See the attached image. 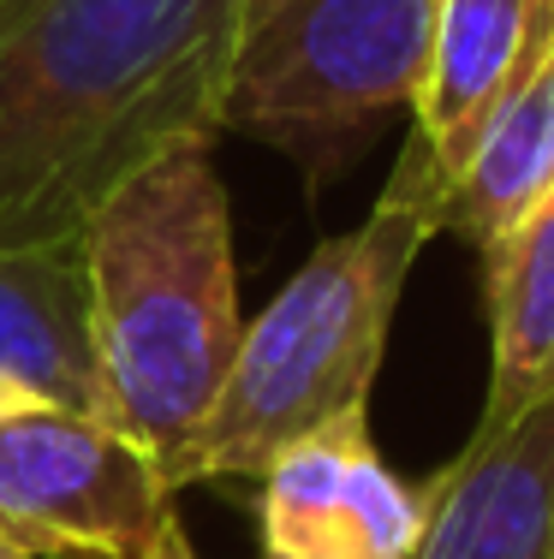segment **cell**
<instances>
[{"mask_svg": "<svg viewBox=\"0 0 554 559\" xmlns=\"http://www.w3.org/2000/svg\"><path fill=\"white\" fill-rule=\"evenodd\" d=\"M239 0H0V250L84 238L96 209L221 131Z\"/></svg>", "mask_w": 554, "mask_h": 559, "instance_id": "6da1fadb", "label": "cell"}, {"mask_svg": "<svg viewBox=\"0 0 554 559\" xmlns=\"http://www.w3.org/2000/svg\"><path fill=\"white\" fill-rule=\"evenodd\" d=\"M84 274L102 417L191 488L245 340L227 185L209 150H174L120 185L84 226Z\"/></svg>", "mask_w": 554, "mask_h": 559, "instance_id": "7a4b0ae2", "label": "cell"}, {"mask_svg": "<svg viewBox=\"0 0 554 559\" xmlns=\"http://www.w3.org/2000/svg\"><path fill=\"white\" fill-rule=\"evenodd\" d=\"M441 197L447 179L412 131L369 221L358 233L322 238L245 328L221 405L197 441L191 483H257L281 447L334 423L340 411L369 405L405 274L441 233Z\"/></svg>", "mask_w": 554, "mask_h": 559, "instance_id": "3957f363", "label": "cell"}, {"mask_svg": "<svg viewBox=\"0 0 554 559\" xmlns=\"http://www.w3.org/2000/svg\"><path fill=\"white\" fill-rule=\"evenodd\" d=\"M435 0H239L221 131L293 155L310 185L417 102Z\"/></svg>", "mask_w": 554, "mask_h": 559, "instance_id": "277c9868", "label": "cell"}, {"mask_svg": "<svg viewBox=\"0 0 554 559\" xmlns=\"http://www.w3.org/2000/svg\"><path fill=\"white\" fill-rule=\"evenodd\" d=\"M179 488L143 447L78 411L0 423V536L31 559H162Z\"/></svg>", "mask_w": 554, "mask_h": 559, "instance_id": "5b68a950", "label": "cell"}, {"mask_svg": "<svg viewBox=\"0 0 554 559\" xmlns=\"http://www.w3.org/2000/svg\"><path fill=\"white\" fill-rule=\"evenodd\" d=\"M364 411L298 435L257 476L262 559H412L429 483H400L381 464Z\"/></svg>", "mask_w": 554, "mask_h": 559, "instance_id": "8992f818", "label": "cell"}, {"mask_svg": "<svg viewBox=\"0 0 554 559\" xmlns=\"http://www.w3.org/2000/svg\"><path fill=\"white\" fill-rule=\"evenodd\" d=\"M412 559H554V393L478 423L429 476V518Z\"/></svg>", "mask_w": 554, "mask_h": 559, "instance_id": "52a82bcc", "label": "cell"}, {"mask_svg": "<svg viewBox=\"0 0 554 559\" xmlns=\"http://www.w3.org/2000/svg\"><path fill=\"white\" fill-rule=\"evenodd\" d=\"M554 0H435L429 66L417 84V138L429 143L441 179L471 162L507 96L549 60Z\"/></svg>", "mask_w": 554, "mask_h": 559, "instance_id": "ba28073f", "label": "cell"}, {"mask_svg": "<svg viewBox=\"0 0 554 559\" xmlns=\"http://www.w3.org/2000/svg\"><path fill=\"white\" fill-rule=\"evenodd\" d=\"M0 369L31 381L48 405L108 423L90 352L84 238L0 250Z\"/></svg>", "mask_w": 554, "mask_h": 559, "instance_id": "9c48e42d", "label": "cell"}, {"mask_svg": "<svg viewBox=\"0 0 554 559\" xmlns=\"http://www.w3.org/2000/svg\"><path fill=\"white\" fill-rule=\"evenodd\" d=\"M483 298L495 334L483 423H500L554 393V185L483 245Z\"/></svg>", "mask_w": 554, "mask_h": 559, "instance_id": "30bf717a", "label": "cell"}, {"mask_svg": "<svg viewBox=\"0 0 554 559\" xmlns=\"http://www.w3.org/2000/svg\"><path fill=\"white\" fill-rule=\"evenodd\" d=\"M554 185V48L549 60L507 96V108L490 119L471 162L447 179L441 233H459L471 245H490L507 233L524 209Z\"/></svg>", "mask_w": 554, "mask_h": 559, "instance_id": "8fae6325", "label": "cell"}, {"mask_svg": "<svg viewBox=\"0 0 554 559\" xmlns=\"http://www.w3.org/2000/svg\"><path fill=\"white\" fill-rule=\"evenodd\" d=\"M31 411H48V399L36 393L31 381H19V376H7V369H0V423H7V417H31Z\"/></svg>", "mask_w": 554, "mask_h": 559, "instance_id": "7c38bea8", "label": "cell"}, {"mask_svg": "<svg viewBox=\"0 0 554 559\" xmlns=\"http://www.w3.org/2000/svg\"><path fill=\"white\" fill-rule=\"evenodd\" d=\"M0 559H31V554H24V548H12V542L0 536Z\"/></svg>", "mask_w": 554, "mask_h": 559, "instance_id": "4fadbf2b", "label": "cell"}]
</instances>
